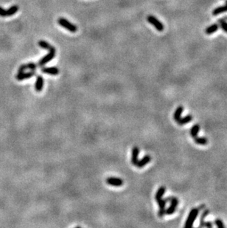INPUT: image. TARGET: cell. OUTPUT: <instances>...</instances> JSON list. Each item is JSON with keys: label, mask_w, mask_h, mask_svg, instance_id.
Returning <instances> with one entry per match:
<instances>
[{"label": "cell", "mask_w": 227, "mask_h": 228, "mask_svg": "<svg viewBox=\"0 0 227 228\" xmlns=\"http://www.w3.org/2000/svg\"><path fill=\"white\" fill-rule=\"evenodd\" d=\"M58 23L59 25H60L61 27H64V29H66L67 31H69V32L72 33H75L78 31V27L76 25H75L74 24L71 23L70 21H68L67 19L64 18H59L58 19Z\"/></svg>", "instance_id": "obj_1"}, {"label": "cell", "mask_w": 227, "mask_h": 228, "mask_svg": "<svg viewBox=\"0 0 227 228\" xmlns=\"http://www.w3.org/2000/svg\"><path fill=\"white\" fill-rule=\"evenodd\" d=\"M199 210L198 208H193L192 209V210L190 211V213H189V216L187 219V221L185 222V227L186 228H190L193 226L194 221L197 218L198 215Z\"/></svg>", "instance_id": "obj_2"}, {"label": "cell", "mask_w": 227, "mask_h": 228, "mask_svg": "<svg viewBox=\"0 0 227 228\" xmlns=\"http://www.w3.org/2000/svg\"><path fill=\"white\" fill-rule=\"evenodd\" d=\"M50 52L48 53L45 56L41 58L38 61V65L39 66H44L46 64H47L48 62H50L51 60L54 58V57L55 56V49L53 47L49 50Z\"/></svg>", "instance_id": "obj_3"}, {"label": "cell", "mask_w": 227, "mask_h": 228, "mask_svg": "<svg viewBox=\"0 0 227 228\" xmlns=\"http://www.w3.org/2000/svg\"><path fill=\"white\" fill-rule=\"evenodd\" d=\"M147 21H148L150 24H151V25H152L158 31L161 32V31H164V28H165V27H164L163 24L161 23V21H160L158 19H156L154 16H153V15H149V16L147 17Z\"/></svg>", "instance_id": "obj_4"}, {"label": "cell", "mask_w": 227, "mask_h": 228, "mask_svg": "<svg viewBox=\"0 0 227 228\" xmlns=\"http://www.w3.org/2000/svg\"><path fill=\"white\" fill-rule=\"evenodd\" d=\"M167 200L170 201V206L167 209H165V214L167 215H171L174 213L176 211V209L179 205V200L176 197L167 198Z\"/></svg>", "instance_id": "obj_5"}, {"label": "cell", "mask_w": 227, "mask_h": 228, "mask_svg": "<svg viewBox=\"0 0 227 228\" xmlns=\"http://www.w3.org/2000/svg\"><path fill=\"white\" fill-rule=\"evenodd\" d=\"M106 182L112 186L115 187H120L123 185V180L120 178H117V177H109L106 179Z\"/></svg>", "instance_id": "obj_6"}, {"label": "cell", "mask_w": 227, "mask_h": 228, "mask_svg": "<svg viewBox=\"0 0 227 228\" xmlns=\"http://www.w3.org/2000/svg\"><path fill=\"white\" fill-rule=\"evenodd\" d=\"M36 75V72H34V70L33 71L28 72H18V74L16 75V79L19 81L21 80H23L25 79H27V78H30L33 77L34 75Z\"/></svg>", "instance_id": "obj_7"}, {"label": "cell", "mask_w": 227, "mask_h": 228, "mask_svg": "<svg viewBox=\"0 0 227 228\" xmlns=\"http://www.w3.org/2000/svg\"><path fill=\"white\" fill-rule=\"evenodd\" d=\"M167 201H168L167 199H162L157 201L159 207V210L158 213V215L159 217H163L165 215V206H166Z\"/></svg>", "instance_id": "obj_8"}, {"label": "cell", "mask_w": 227, "mask_h": 228, "mask_svg": "<svg viewBox=\"0 0 227 228\" xmlns=\"http://www.w3.org/2000/svg\"><path fill=\"white\" fill-rule=\"evenodd\" d=\"M37 68V65L35 63H28L27 64H22L19 67L18 69V72H25V70H35Z\"/></svg>", "instance_id": "obj_9"}, {"label": "cell", "mask_w": 227, "mask_h": 228, "mask_svg": "<svg viewBox=\"0 0 227 228\" xmlns=\"http://www.w3.org/2000/svg\"><path fill=\"white\" fill-rule=\"evenodd\" d=\"M139 148L138 147H134L132 149V156H131V163L133 166H137V162L139 161Z\"/></svg>", "instance_id": "obj_10"}, {"label": "cell", "mask_w": 227, "mask_h": 228, "mask_svg": "<svg viewBox=\"0 0 227 228\" xmlns=\"http://www.w3.org/2000/svg\"><path fill=\"white\" fill-rule=\"evenodd\" d=\"M41 71L46 74H50L51 75H57L59 73V70L55 66L51 67H42Z\"/></svg>", "instance_id": "obj_11"}, {"label": "cell", "mask_w": 227, "mask_h": 228, "mask_svg": "<svg viewBox=\"0 0 227 228\" xmlns=\"http://www.w3.org/2000/svg\"><path fill=\"white\" fill-rule=\"evenodd\" d=\"M44 86V78L41 75H38L36 78V84H35V89L37 92H41Z\"/></svg>", "instance_id": "obj_12"}, {"label": "cell", "mask_w": 227, "mask_h": 228, "mask_svg": "<svg viewBox=\"0 0 227 228\" xmlns=\"http://www.w3.org/2000/svg\"><path fill=\"white\" fill-rule=\"evenodd\" d=\"M151 160V157L150 155H145L142 160H139L137 162V166L138 168H143L144 166H145L146 165L148 164Z\"/></svg>", "instance_id": "obj_13"}, {"label": "cell", "mask_w": 227, "mask_h": 228, "mask_svg": "<svg viewBox=\"0 0 227 228\" xmlns=\"http://www.w3.org/2000/svg\"><path fill=\"white\" fill-rule=\"evenodd\" d=\"M218 28H219V25H218V24H213V25H210L209 27H206L205 33H206V34H207V35H211V34L216 32V31L218 30Z\"/></svg>", "instance_id": "obj_14"}, {"label": "cell", "mask_w": 227, "mask_h": 228, "mask_svg": "<svg viewBox=\"0 0 227 228\" xmlns=\"http://www.w3.org/2000/svg\"><path fill=\"white\" fill-rule=\"evenodd\" d=\"M227 12V0L226 2V5L221 6V7H218L217 8H215V10H213L212 11V15L214 16H217L218 14H220L222 13Z\"/></svg>", "instance_id": "obj_15"}, {"label": "cell", "mask_w": 227, "mask_h": 228, "mask_svg": "<svg viewBox=\"0 0 227 228\" xmlns=\"http://www.w3.org/2000/svg\"><path fill=\"white\" fill-rule=\"evenodd\" d=\"M165 191H166V188L164 186H161L158 189V191H157L156 195H155V199H156V201L162 199V196L165 194Z\"/></svg>", "instance_id": "obj_16"}, {"label": "cell", "mask_w": 227, "mask_h": 228, "mask_svg": "<svg viewBox=\"0 0 227 228\" xmlns=\"http://www.w3.org/2000/svg\"><path fill=\"white\" fill-rule=\"evenodd\" d=\"M192 120V116L191 114H188V115L185 116V118H180V119L177 121V123L179 125H185L187 124V123H190V122H191Z\"/></svg>", "instance_id": "obj_17"}, {"label": "cell", "mask_w": 227, "mask_h": 228, "mask_svg": "<svg viewBox=\"0 0 227 228\" xmlns=\"http://www.w3.org/2000/svg\"><path fill=\"white\" fill-rule=\"evenodd\" d=\"M199 130H200V126L198 124L194 125L191 128V129H190V135L193 137V138H195V137H196L198 136Z\"/></svg>", "instance_id": "obj_18"}, {"label": "cell", "mask_w": 227, "mask_h": 228, "mask_svg": "<svg viewBox=\"0 0 227 228\" xmlns=\"http://www.w3.org/2000/svg\"><path fill=\"white\" fill-rule=\"evenodd\" d=\"M183 111H184V108H183L182 106H179L177 109H176V112H175V113H174V115H173L174 120H175L176 122H177L178 120L180 119V118H181V113L183 112Z\"/></svg>", "instance_id": "obj_19"}, {"label": "cell", "mask_w": 227, "mask_h": 228, "mask_svg": "<svg viewBox=\"0 0 227 228\" xmlns=\"http://www.w3.org/2000/svg\"><path fill=\"white\" fill-rule=\"evenodd\" d=\"M38 46L41 47V48L45 49V50H50V49L52 47L50 43L46 42V41H44V40H41V41H38Z\"/></svg>", "instance_id": "obj_20"}, {"label": "cell", "mask_w": 227, "mask_h": 228, "mask_svg": "<svg viewBox=\"0 0 227 228\" xmlns=\"http://www.w3.org/2000/svg\"><path fill=\"white\" fill-rule=\"evenodd\" d=\"M19 11V7L16 5L11 6L10 8L7 10V16H11L16 14L17 11Z\"/></svg>", "instance_id": "obj_21"}, {"label": "cell", "mask_w": 227, "mask_h": 228, "mask_svg": "<svg viewBox=\"0 0 227 228\" xmlns=\"http://www.w3.org/2000/svg\"><path fill=\"white\" fill-rule=\"evenodd\" d=\"M194 140L197 144L198 145H206L208 143V140L206 137H195Z\"/></svg>", "instance_id": "obj_22"}, {"label": "cell", "mask_w": 227, "mask_h": 228, "mask_svg": "<svg viewBox=\"0 0 227 228\" xmlns=\"http://www.w3.org/2000/svg\"><path fill=\"white\" fill-rule=\"evenodd\" d=\"M209 213V210H206L201 215V217L200 219V227H204V219L206 218L208 214Z\"/></svg>", "instance_id": "obj_23"}, {"label": "cell", "mask_w": 227, "mask_h": 228, "mask_svg": "<svg viewBox=\"0 0 227 228\" xmlns=\"http://www.w3.org/2000/svg\"><path fill=\"white\" fill-rule=\"evenodd\" d=\"M218 23L220 25V27L223 29V31L227 33V22L225 19H219L218 20Z\"/></svg>", "instance_id": "obj_24"}, {"label": "cell", "mask_w": 227, "mask_h": 228, "mask_svg": "<svg viewBox=\"0 0 227 228\" xmlns=\"http://www.w3.org/2000/svg\"><path fill=\"white\" fill-rule=\"evenodd\" d=\"M215 224L219 228H224L225 225H224V222L220 220V219H216L215 221Z\"/></svg>", "instance_id": "obj_25"}, {"label": "cell", "mask_w": 227, "mask_h": 228, "mask_svg": "<svg viewBox=\"0 0 227 228\" xmlns=\"http://www.w3.org/2000/svg\"><path fill=\"white\" fill-rule=\"evenodd\" d=\"M0 16L6 17L7 16V10H5L4 8L0 7Z\"/></svg>", "instance_id": "obj_26"}, {"label": "cell", "mask_w": 227, "mask_h": 228, "mask_svg": "<svg viewBox=\"0 0 227 228\" xmlns=\"http://www.w3.org/2000/svg\"><path fill=\"white\" fill-rule=\"evenodd\" d=\"M204 227H212V223L210 222V221H206V222H205V221H204Z\"/></svg>", "instance_id": "obj_27"}, {"label": "cell", "mask_w": 227, "mask_h": 228, "mask_svg": "<svg viewBox=\"0 0 227 228\" xmlns=\"http://www.w3.org/2000/svg\"><path fill=\"white\" fill-rule=\"evenodd\" d=\"M224 19H225V20H227V16H226L225 18H224Z\"/></svg>", "instance_id": "obj_28"}]
</instances>
